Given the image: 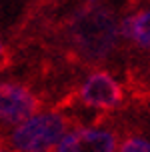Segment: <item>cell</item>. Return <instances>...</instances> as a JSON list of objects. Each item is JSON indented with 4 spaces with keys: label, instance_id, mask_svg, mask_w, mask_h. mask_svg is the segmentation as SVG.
I'll return each mask as SVG.
<instances>
[{
    "label": "cell",
    "instance_id": "8",
    "mask_svg": "<svg viewBox=\"0 0 150 152\" xmlns=\"http://www.w3.org/2000/svg\"><path fill=\"white\" fill-rule=\"evenodd\" d=\"M0 152H4V150H2V148H0Z\"/></svg>",
    "mask_w": 150,
    "mask_h": 152
},
{
    "label": "cell",
    "instance_id": "1",
    "mask_svg": "<svg viewBox=\"0 0 150 152\" xmlns=\"http://www.w3.org/2000/svg\"><path fill=\"white\" fill-rule=\"evenodd\" d=\"M66 132V122L58 114H34L16 128L14 144L22 152H52Z\"/></svg>",
    "mask_w": 150,
    "mask_h": 152
},
{
    "label": "cell",
    "instance_id": "5",
    "mask_svg": "<svg viewBox=\"0 0 150 152\" xmlns=\"http://www.w3.org/2000/svg\"><path fill=\"white\" fill-rule=\"evenodd\" d=\"M112 36H114V30H112V24L110 20H106L102 16H98L94 20H88V24L84 26L82 30V42L84 46L92 50V52H106L110 44H112Z\"/></svg>",
    "mask_w": 150,
    "mask_h": 152
},
{
    "label": "cell",
    "instance_id": "3",
    "mask_svg": "<svg viewBox=\"0 0 150 152\" xmlns=\"http://www.w3.org/2000/svg\"><path fill=\"white\" fill-rule=\"evenodd\" d=\"M116 140L110 132L98 128L74 130L58 144V152H114Z\"/></svg>",
    "mask_w": 150,
    "mask_h": 152
},
{
    "label": "cell",
    "instance_id": "6",
    "mask_svg": "<svg viewBox=\"0 0 150 152\" xmlns=\"http://www.w3.org/2000/svg\"><path fill=\"white\" fill-rule=\"evenodd\" d=\"M148 12L142 10V12H138L136 16L132 18H128L126 22H124V34L130 38H134L136 42L140 46H148L150 38H148Z\"/></svg>",
    "mask_w": 150,
    "mask_h": 152
},
{
    "label": "cell",
    "instance_id": "7",
    "mask_svg": "<svg viewBox=\"0 0 150 152\" xmlns=\"http://www.w3.org/2000/svg\"><path fill=\"white\" fill-rule=\"evenodd\" d=\"M120 152H148V142L142 138H130L122 144Z\"/></svg>",
    "mask_w": 150,
    "mask_h": 152
},
{
    "label": "cell",
    "instance_id": "2",
    "mask_svg": "<svg viewBox=\"0 0 150 152\" xmlns=\"http://www.w3.org/2000/svg\"><path fill=\"white\" fill-rule=\"evenodd\" d=\"M40 108V102L30 90L18 84H0V118L20 122L32 118Z\"/></svg>",
    "mask_w": 150,
    "mask_h": 152
},
{
    "label": "cell",
    "instance_id": "4",
    "mask_svg": "<svg viewBox=\"0 0 150 152\" xmlns=\"http://www.w3.org/2000/svg\"><path fill=\"white\" fill-rule=\"evenodd\" d=\"M80 96H82V100L86 104H90V106L112 108L120 102L122 92H120V86L106 72H98V74L88 78V82L82 86Z\"/></svg>",
    "mask_w": 150,
    "mask_h": 152
}]
</instances>
